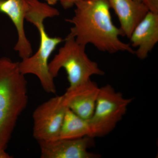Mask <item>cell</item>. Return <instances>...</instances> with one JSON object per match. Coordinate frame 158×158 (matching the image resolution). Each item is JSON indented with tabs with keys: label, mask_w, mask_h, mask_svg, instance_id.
Returning <instances> with one entry per match:
<instances>
[{
	"label": "cell",
	"mask_w": 158,
	"mask_h": 158,
	"mask_svg": "<svg viewBox=\"0 0 158 158\" xmlns=\"http://www.w3.org/2000/svg\"><path fill=\"white\" fill-rule=\"evenodd\" d=\"M74 6L73 17L65 19L73 25L68 37L85 46L92 44L101 52L135 54L130 44L119 38L122 33L113 24L107 0H77Z\"/></svg>",
	"instance_id": "1"
},
{
	"label": "cell",
	"mask_w": 158,
	"mask_h": 158,
	"mask_svg": "<svg viewBox=\"0 0 158 158\" xmlns=\"http://www.w3.org/2000/svg\"><path fill=\"white\" fill-rule=\"evenodd\" d=\"M28 102L27 82L19 70V62L0 58V147L7 148Z\"/></svg>",
	"instance_id": "2"
},
{
	"label": "cell",
	"mask_w": 158,
	"mask_h": 158,
	"mask_svg": "<svg viewBox=\"0 0 158 158\" xmlns=\"http://www.w3.org/2000/svg\"><path fill=\"white\" fill-rule=\"evenodd\" d=\"M27 2L28 8L25 19L37 28L40 41L36 53L19 62V70L24 75L32 74L36 76L45 92L55 94L56 90L54 78L49 71V59L57 46L63 40L60 37L49 36L45 31L44 21L48 18L58 16L59 12L58 9L39 0H27Z\"/></svg>",
	"instance_id": "3"
},
{
	"label": "cell",
	"mask_w": 158,
	"mask_h": 158,
	"mask_svg": "<svg viewBox=\"0 0 158 158\" xmlns=\"http://www.w3.org/2000/svg\"><path fill=\"white\" fill-rule=\"evenodd\" d=\"M86 46L77 42L73 37H67L65 43L49 63L50 73L54 78L59 70L64 69L69 82L68 88H73L90 79L93 75L103 76L105 72L96 62L88 57Z\"/></svg>",
	"instance_id": "4"
},
{
	"label": "cell",
	"mask_w": 158,
	"mask_h": 158,
	"mask_svg": "<svg viewBox=\"0 0 158 158\" xmlns=\"http://www.w3.org/2000/svg\"><path fill=\"white\" fill-rule=\"evenodd\" d=\"M132 99L125 98L111 85L100 88L95 109L89 119L91 137H103L112 132L127 111Z\"/></svg>",
	"instance_id": "5"
},
{
	"label": "cell",
	"mask_w": 158,
	"mask_h": 158,
	"mask_svg": "<svg viewBox=\"0 0 158 158\" xmlns=\"http://www.w3.org/2000/svg\"><path fill=\"white\" fill-rule=\"evenodd\" d=\"M67 108L63 95L52 98L39 105L33 114L34 138L38 141L59 139Z\"/></svg>",
	"instance_id": "6"
},
{
	"label": "cell",
	"mask_w": 158,
	"mask_h": 158,
	"mask_svg": "<svg viewBox=\"0 0 158 158\" xmlns=\"http://www.w3.org/2000/svg\"><path fill=\"white\" fill-rule=\"evenodd\" d=\"M94 138L58 139L54 141H39L41 158H96L98 155L89 152L93 146Z\"/></svg>",
	"instance_id": "7"
},
{
	"label": "cell",
	"mask_w": 158,
	"mask_h": 158,
	"mask_svg": "<svg viewBox=\"0 0 158 158\" xmlns=\"http://www.w3.org/2000/svg\"><path fill=\"white\" fill-rule=\"evenodd\" d=\"M100 88L90 79L73 88L63 94L66 107L78 116L89 120L95 109Z\"/></svg>",
	"instance_id": "8"
},
{
	"label": "cell",
	"mask_w": 158,
	"mask_h": 158,
	"mask_svg": "<svg viewBox=\"0 0 158 158\" xmlns=\"http://www.w3.org/2000/svg\"><path fill=\"white\" fill-rule=\"evenodd\" d=\"M129 39L138 59H146L158 42V13L148 11L133 30Z\"/></svg>",
	"instance_id": "9"
},
{
	"label": "cell",
	"mask_w": 158,
	"mask_h": 158,
	"mask_svg": "<svg viewBox=\"0 0 158 158\" xmlns=\"http://www.w3.org/2000/svg\"><path fill=\"white\" fill-rule=\"evenodd\" d=\"M27 8V0H0V12L9 16L17 30L18 38L14 49L22 59L30 57L32 53L24 27Z\"/></svg>",
	"instance_id": "10"
},
{
	"label": "cell",
	"mask_w": 158,
	"mask_h": 158,
	"mask_svg": "<svg viewBox=\"0 0 158 158\" xmlns=\"http://www.w3.org/2000/svg\"><path fill=\"white\" fill-rule=\"evenodd\" d=\"M107 1L110 8L118 17L123 36L129 38L136 26L148 12V9L142 2L135 0Z\"/></svg>",
	"instance_id": "11"
},
{
	"label": "cell",
	"mask_w": 158,
	"mask_h": 158,
	"mask_svg": "<svg viewBox=\"0 0 158 158\" xmlns=\"http://www.w3.org/2000/svg\"><path fill=\"white\" fill-rule=\"evenodd\" d=\"M87 136L91 137L89 120L81 118L67 108L59 139H76Z\"/></svg>",
	"instance_id": "12"
},
{
	"label": "cell",
	"mask_w": 158,
	"mask_h": 158,
	"mask_svg": "<svg viewBox=\"0 0 158 158\" xmlns=\"http://www.w3.org/2000/svg\"><path fill=\"white\" fill-rule=\"evenodd\" d=\"M148 11L158 13V0H142Z\"/></svg>",
	"instance_id": "13"
},
{
	"label": "cell",
	"mask_w": 158,
	"mask_h": 158,
	"mask_svg": "<svg viewBox=\"0 0 158 158\" xmlns=\"http://www.w3.org/2000/svg\"><path fill=\"white\" fill-rule=\"evenodd\" d=\"M77 1V0H60V2L63 9H67L73 7Z\"/></svg>",
	"instance_id": "14"
},
{
	"label": "cell",
	"mask_w": 158,
	"mask_h": 158,
	"mask_svg": "<svg viewBox=\"0 0 158 158\" xmlns=\"http://www.w3.org/2000/svg\"><path fill=\"white\" fill-rule=\"evenodd\" d=\"M6 149L0 147V158H11L12 156L10 155L6 152Z\"/></svg>",
	"instance_id": "15"
},
{
	"label": "cell",
	"mask_w": 158,
	"mask_h": 158,
	"mask_svg": "<svg viewBox=\"0 0 158 158\" xmlns=\"http://www.w3.org/2000/svg\"><path fill=\"white\" fill-rule=\"evenodd\" d=\"M48 5L51 6H54L56 5L58 1H60V0H45Z\"/></svg>",
	"instance_id": "16"
},
{
	"label": "cell",
	"mask_w": 158,
	"mask_h": 158,
	"mask_svg": "<svg viewBox=\"0 0 158 158\" xmlns=\"http://www.w3.org/2000/svg\"><path fill=\"white\" fill-rule=\"evenodd\" d=\"M135 1H138V2H142V0H135Z\"/></svg>",
	"instance_id": "17"
}]
</instances>
